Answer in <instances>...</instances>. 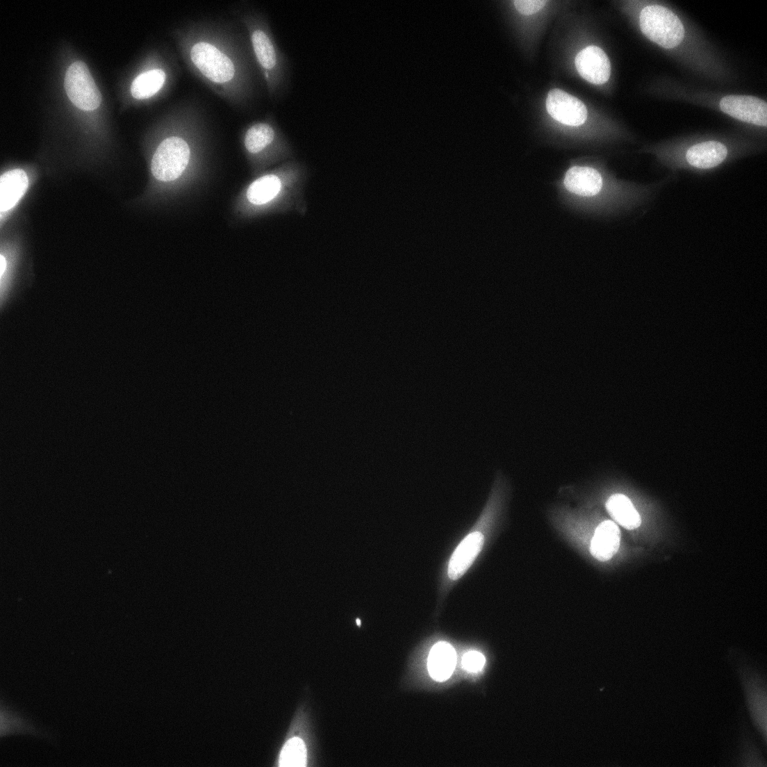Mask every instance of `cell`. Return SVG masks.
I'll use <instances>...</instances> for the list:
<instances>
[{
  "instance_id": "6da1fadb",
  "label": "cell",
  "mask_w": 767,
  "mask_h": 767,
  "mask_svg": "<svg viewBox=\"0 0 767 767\" xmlns=\"http://www.w3.org/2000/svg\"><path fill=\"white\" fill-rule=\"evenodd\" d=\"M172 37L186 67L210 90L236 109L252 107L261 75L245 30L201 21L174 28Z\"/></svg>"
},
{
  "instance_id": "7a4b0ae2",
  "label": "cell",
  "mask_w": 767,
  "mask_h": 767,
  "mask_svg": "<svg viewBox=\"0 0 767 767\" xmlns=\"http://www.w3.org/2000/svg\"><path fill=\"white\" fill-rule=\"evenodd\" d=\"M238 18L247 35L251 52L269 98L278 101L288 93L290 62L278 45L267 15L252 6L240 8Z\"/></svg>"
},
{
  "instance_id": "3957f363",
  "label": "cell",
  "mask_w": 767,
  "mask_h": 767,
  "mask_svg": "<svg viewBox=\"0 0 767 767\" xmlns=\"http://www.w3.org/2000/svg\"><path fill=\"white\" fill-rule=\"evenodd\" d=\"M751 722L766 745V682L765 675L744 652H729Z\"/></svg>"
},
{
  "instance_id": "277c9868",
  "label": "cell",
  "mask_w": 767,
  "mask_h": 767,
  "mask_svg": "<svg viewBox=\"0 0 767 767\" xmlns=\"http://www.w3.org/2000/svg\"><path fill=\"white\" fill-rule=\"evenodd\" d=\"M639 23L641 31L648 39L666 49L677 46L684 36V28L678 17L661 6L645 7L640 13Z\"/></svg>"
},
{
  "instance_id": "5b68a950",
  "label": "cell",
  "mask_w": 767,
  "mask_h": 767,
  "mask_svg": "<svg viewBox=\"0 0 767 767\" xmlns=\"http://www.w3.org/2000/svg\"><path fill=\"white\" fill-rule=\"evenodd\" d=\"M191 156L188 142L179 135L163 139L151 158V170L154 176L162 181H173L183 172Z\"/></svg>"
},
{
  "instance_id": "8992f818",
  "label": "cell",
  "mask_w": 767,
  "mask_h": 767,
  "mask_svg": "<svg viewBox=\"0 0 767 767\" xmlns=\"http://www.w3.org/2000/svg\"><path fill=\"white\" fill-rule=\"evenodd\" d=\"M64 86L68 97L78 108L89 110L99 106L101 93L83 62L75 61L69 66Z\"/></svg>"
},
{
  "instance_id": "52a82bcc",
  "label": "cell",
  "mask_w": 767,
  "mask_h": 767,
  "mask_svg": "<svg viewBox=\"0 0 767 767\" xmlns=\"http://www.w3.org/2000/svg\"><path fill=\"white\" fill-rule=\"evenodd\" d=\"M546 108L553 119L568 126H580L587 117V109L581 100L557 88L549 91Z\"/></svg>"
},
{
  "instance_id": "ba28073f",
  "label": "cell",
  "mask_w": 767,
  "mask_h": 767,
  "mask_svg": "<svg viewBox=\"0 0 767 767\" xmlns=\"http://www.w3.org/2000/svg\"><path fill=\"white\" fill-rule=\"evenodd\" d=\"M720 108L723 112L739 120L766 126L767 104L761 99L747 95H728L720 100Z\"/></svg>"
},
{
  "instance_id": "9c48e42d",
  "label": "cell",
  "mask_w": 767,
  "mask_h": 767,
  "mask_svg": "<svg viewBox=\"0 0 767 767\" xmlns=\"http://www.w3.org/2000/svg\"><path fill=\"white\" fill-rule=\"evenodd\" d=\"M575 63L579 75L593 84L601 85L609 79V60L598 47L588 46L582 50L576 56Z\"/></svg>"
},
{
  "instance_id": "30bf717a",
  "label": "cell",
  "mask_w": 767,
  "mask_h": 767,
  "mask_svg": "<svg viewBox=\"0 0 767 767\" xmlns=\"http://www.w3.org/2000/svg\"><path fill=\"white\" fill-rule=\"evenodd\" d=\"M283 144L276 126L274 117L268 115L265 119L251 123L244 135V145L251 155H259Z\"/></svg>"
},
{
  "instance_id": "8fae6325",
  "label": "cell",
  "mask_w": 767,
  "mask_h": 767,
  "mask_svg": "<svg viewBox=\"0 0 767 767\" xmlns=\"http://www.w3.org/2000/svg\"><path fill=\"white\" fill-rule=\"evenodd\" d=\"M727 154V148L723 143L717 140H707L690 147L685 153L684 159L691 168L707 170L722 164Z\"/></svg>"
},
{
  "instance_id": "7c38bea8",
  "label": "cell",
  "mask_w": 767,
  "mask_h": 767,
  "mask_svg": "<svg viewBox=\"0 0 767 767\" xmlns=\"http://www.w3.org/2000/svg\"><path fill=\"white\" fill-rule=\"evenodd\" d=\"M484 542L483 534L474 531L460 543L449 562L448 576L451 579H458L468 570L481 552Z\"/></svg>"
},
{
  "instance_id": "4fadbf2b",
  "label": "cell",
  "mask_w": 767,
  "mask_h": 767,
  "mask_svg": "<svg viewBox=\"0 0 767 767\" xmlns=\"http://www.w3.org/2000/svg\"><path fill=\"white\" fill-rule=\"evenodd\" d=\"M620 531L611 520L601 522L596 527L591 541V553L600 561L611 559L618 551Z\"/></svg>"
},
{
  "instance_id": "5bb4252c",
  "label": "cell",
  "mask_w": 767,
  "mask_h": 767,
  "mask_svg": "<svg viewBox=\"0 0 767 767\" xmlns=\"http://www.w3.org/2000/svg\"><path fill=\"white\" fill-rule=\"evenodd\" d=\"M563 183L572 193L582 197H592L601 190L602 178L600 172L592 167L574 166L566 173Z\"/></svg>"
},
{
  "instance_id": "9a60e30c",
  "label": "cell",
  "mask_w": 767,
  "mask_h": 767,
  "mask_svg": "<svg viewBox=\"0 0 767 767\" xmlns=\"http://www.w3.org/2000/svg\"><path fill=\"white\" fill-rule=\"evenodd\" d=\"M28 179L21 169L6 172L0 179V211L6 212L13 208L26 192Z\"/></svg>"
},
{
  "instance_id": "2e32d148",
  "label": "cell",
  "mask_w": 767,
  "mask_h": 767,
  "mask_svg": "<svg viewBox=\"0 0 767 767\" xmlns=\"http://www.w3.org/2000/svg\"><path fill=\"white\" fill-rule=\"evenodd\" d=\"M456 661L454 648L447 642L440 641L432 647L429 652L427 660L429 673L435 680L445 681L453 673Z\"/></svg>"
},
{
  "instance_id": "e0dca14e",
  "label": "cell",
  "mask_w": 767,
  "mask_h": 767,
  "mask_svg": "<svg viewBox=\"0 0 767 767\" xmlns=\"http://www.w3.org/2000/svg\"><path fill=\"white\" fill-rule=\"evenodd\" d=\"M168 79V73L161 67L143 71L133 80L131 94L136 99H149L164 88Z\"/></svg>"
},
{
  "instance_id": "ac0fdd59",
  "label": "cell",
  "mask_w": 767,
  "mask_h": 767,
  "mask_svg": "<svg viewBox=\"0 0 767 767\" xmlns=\"http://www.w3.org/2000/svg\"><path fill=\"white\" fill-rule=\"evenodd\" d=\"M605 507L609 515L627 529L638 528L641 516L630 499L621 493L611 495L606 501Z\"/></svg>"
},
{
  "instance_id": "d6986e66",
  "label": "cell",
  "mask_w": 767,
  "mask_h": 767,
  "mask_svg": "<svg viewBox=\"0 0 767 767\" xmlns=\"http://www.w3.org/2000/svg\"><path fill=\"white\" fill-rule=\"evenodd\" d=\"M281 183L278 176L265 175L254 181L247 192V199L255 205H262L272 201L280 192Z\"/></svg>"
},
{
  "instance_id": "ffe728a7",
  "label": "cell",
  "mask_w": 767,
  "mask_h": 767,
  "mask_svg": "<svg viewBox=\"0 0 767 767\" xmlns=\"http://www.w3.org/2000/svg\"><path fill=\"white\" fill-rule=\"evenodd\" d=\"M32 734L40 735L42 732L38 730L31 723L24 718L17 711L13 710L8 705H3L1 708V736L11 734Z\"/></svg>"
},
{
  "instance_id": "44dd1931",
  "label": "cell",
  "mask_w": 767,
  "mask_h": 767,
  "mask_svg": "<svg viewBox=\"0 0 767 767\" xmlns=\"http://www.w3.org/2000/svg\"><path fill=\"white\" fill-rule=\"evenodd\" d=\"M280 766H305L306 749L302 739L294 737L283 745L279 756Z\"/></svg>"
},
{
  "instance_id": "7402d4cb",
  "label": "cell",
  "mask_w": 767,
  "mask_h": 767,
  "mask_svg": "<svg viewBox=\"0 0 767 767\" xmlns=\"http://www.w3.org/2000/svg\"><path fill=\"white\" fill-rule=\"evenodd\" d=\"M547 2L546 0H515L513 1L516 9L525 15H533L538 12Z\"/></svg>"
},
{
  "instance_id": "603a6c76",
  "label": "cell",
  "mask_w": 767,
  "mask_h": 767,
  "mask_svg": "<svg viewBox=\"0 0 767 767\" xmlns=\"http://www.w3.org/2000/svg\"><path fill=\"white\" fill-rule=\"evenodd\" d=\"M484 663V656L477 651L468 652L463 657V665L469 671H479L483 668Z\"/></svg>"
},
{
  "instance_id": "cb8c5ba5",
  "label": "cell",
  "mask_w": 767,
  "mask_h": 767,
  "mask_svg": "<svg viewBox=\"0 0 767 767\" xmlns=\"http://www.w3.org/2000/svg\"><path fill=\"white\" fill-rule=\"evenodd\" d=\"M357 623H358V625H359V624H360V621H359V620H358V619L357 620Z\"/></svg>"
}]
</instances>
